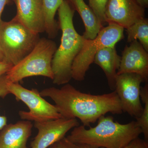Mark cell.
I'll return each instance as SVG.
<instances>
[{
  "label": "cell",
  "mask_w": 148,
  "mask_h": 148,
  "mask_svg": "<svg viewBox=\"0 0 148 148\" xmlns=\"http://www.w3.org/2000/svg\"><path fill=\"white\" fill-rule=\"evenodd\" d=\"M16 6L15 18L32 32H45L42 0H13Z\"/></svg>",
  "instance_id": "12"
},
{
  "label": "cell",
  "mask_w": 148,
  "mask_h": 148,
  "mask_svg": "<svg viewBox=\"0 0 148 148\" xmlns=\"http://www.w3.org/2000/svg\"><path fill=\"white\" fill-rule=\"evenodd\" d=\"M12 66L13 65L5 61L0 62V76L5 75Z\"/></svg>",
  "instance_id": "23"
},
{
  "label": "cell",
  "mask_w": 148,
  "mask_h": 148,
  "mask_svg": "<svg viewBox=\"0 0 148 148\" xmlns=\"http://www.w3.org/2000/svg\"><path fill=\"white\" fill-rule=\"evenodd\" d=\"M76 148H92L88 147V146L84 145H75Z\"/></svg>",
  "instance_id": "27"
},
{
  "label": "cell",
  "mask_w": 148,
  "mask_h": 148,
  "mask_svg": "<svg viewBox=\"0 0 148 148\" xmlns=\"http://www.w3.org/2000/svg\"><path fill=\"white\" fill-rule=\"evenodd\" d=\"M141 6L144 8H147L148 7V0H137Z\"/></svg>",
  "instance_id": "25"
},
{
  "label": "cell",
  "mask_w": 148,
  "mask_h": 148,
  "mask_svg": "<svg viewBox=\"0 0 148 148\" xmlns=\"http://www.w3.org/2000/svg\"><path fill=\"white\" fill-rule=\"evenodd\" d=\"M79 125L77 119H58L35 122L38 134L31 143V148H48L64 138L71 129Z\"/></svg>",
  "instance_id": "9"
},
{
  "label": "cell",
  "mask_w": 148,
  "mask_h": 148,
  "mask_svg": "<svg viewBox=\"0 0 148 148\" xmlns=\"http://www.w3.org/2000/svg\"><path fill=\"white\" fill-rule=\"evenodd\" d=\"M1 61H5V58L4 56L3 55L2 51L0 47V62H1Z\"/></svg>",
  "instance_id": "26"
},
{
  "label": "cell",
  "mask_w": 148,
  "mask_h": 148,
  "mask_svg": "<svg viewBox=\"0 0 148 148\" xmlns=\"http://www.w3.org/2000/svg\"><path fill=\"white\" fill-rule=\"evenodd\" d=\"M9 94L14 95L16 100L27 106L29 112L20 111L18 115L23 120L39 122L62 118L55 105L45 100L37 89L30 90L18 83H7Z\"/></svg>",
  "instance_id": "7"
},
{
  "label": "cell",
  "mask_w": 148,
  "mask_h": 148,
  "mask_svg": "<svg viewBox=\"0 0 148 148\" xmlns=\"http://www.w3.org/2000/svg\"><path fill=\"white\" fill-rule=\"evenodd\" d=\"M97 121L89 129L83 125L74 127L66 138L75 145L92 148H124L142 133L136 121L121 124L113 116H103Z\"/></svg>",
  "instance_id": "2"
},
{
  "label": "cell",
  "mask_w": 148,
  "mask_h": 148,
  "mask_svg": "<svg viewBox=\"0 0 148 148\" xmlns=\"http://www.w3.org/2000/svg\"><path fill=\"white\" fill-rule=\"evenodd\" d=\"M42 97L50 98L55 103L62 117L78 119L85 127H90L106 114H120L121 104L115 90L102 95L81 92L66 84L60 88H45L40 92Z\"/></svg>",
  "instance_id": "1"
},
{
  "label": "cell",
  "mask_w": 148,
  "mask_h": 148,
  "mask_svg": "<svg viewBox=\"0 0 148 148\" xmlns=\"http://www.w3.org/2000/svg\"><path fill=\"white\" fill-rule=\"evenodd\" d=\"M124 30L119 25L109 23L108 26L101 29L94 39H85L72 65V79L78 81H83L98 51L104 47L115 46L124 38Z\"/></svg>",
  "instance_id": "6"
},
{
  "label": "cell",
  "mask_w": 148,
  "mask_h": 148,
  "mask_svg": "<svg viewBox=\"0 0 148 148\" xmlns=\"http://www.w3.org/2000/svg\"><path fill=\"white\" fill-rule=\"evenodd\" d=\"M108 0H88L89 6L103 26L106 24L105 12Z\"/></svg>",
  "instance_id": "19"
},
{
  "label": "cell",
  "mask_w": 148,
  "mask_h": 148,
  "mask_svg": "<svg viewBox=\"0 0 148 148\" xmlns=\"http://www.w3.org/2000/svg\"><path fill=\"white\" fill-rule=\"evenodd\" d=\"M145 9L137 0H108L105 12L106 23H113L127 29L145 18Z\"/></svg>",
  "instance_id": "10"
},
{
  "label": "cell",
  "mask_w": 148,
  "mask_h": 148,
  "mask_svg": "<svg viewBox=\"0 0 148 148\" xmlns=\"http://www.w3.org/2000/svg\"><path fill=\"white\" fill-rule=\"evenodd\" d=\"M57 48L52 40L40 38L31 52L6 73L8 82L18 83L25 78L38 76L53 80L52 61Z\"/></svg>",
  "instance_id": "4"
},
{
  "label": "cell",
  "mask_w": 148,
  "mask_h": 148,
  "mask_svg": "<svg viewBox=\"0 0 148 148\" xmlns=\"http://www.w3.org/2000/svg\"><path fill=\"white\" fill-rule=\"evenodd\" d=\"M127 42L139 40L146 51L148 52V20L141 18L126 29Z\"/></svg>",
  "instance_id": "17"
},
{
  "label": "cell",
  "mask_w": 148,
  "mask_h": 148,
  "mask_svg": "<svg viewBox=\"0 0 148 148\" xmlns=\"http://www.w3.org/2000/svg\"><path fill=\"white\" fill-rule=\"evenodd\" d=\"M40 39L39 34L29 30L15 17L0 22V47L5 61L13 66L31 52Z\"/></svg>",
  "instance_id": "5"
},
{
  "label": "cell",
  "mask_w": 148,
  "mask_h": 148,
  "mask_svg": "<svg viewBox=\"0 0 148 148\" xmlns=\"http://www.w3.org/2000/svg\"><path fill=\"white\" fill-rule=\"evenodd\" d=\"M140 98L144 103V107L142 114L137 119L136 121L142 130L146 141H148V84L141 87L140 90Z\"/></svg>",
  "instance_id": "18"
},
{
  "label": "cell",
  "mask_w": 148,
  "mask_h": 148,
  "mask_svg": "<svg viewBox=\"0 0 148 148\" xmlns=\"http://www.w3.org/2000/svg\"><path fill=\"white\" fill-rule=\"evenodd\" d=\"M124 148H148V141L138 137L132 140Z\"/></svg>",
  "instance_id": "22"
},
{
  "label": "cell",
  "mask_w": 148,
  "mask_h": 148,
  "mask_svg": "<svg viewBox=\"0 0 148 148\" xmlns=\"http://www.w3.org/2000/svg\"><path fill=\"white\" fill-rule=\"evenodd\" d=\"M64 0H42L45 32L50 39L55 38L58 34L59 24L55 19L56 11Z\"/></svg>",
  "instance_id": "16"
},
{
  "label": "cell",
  "mask_w": 148,
  "mask_h": 148,
  "mask_svg": "<svg viewBox=\"0 0 148 148\" xmlns=\"http://www.w3.org/2000/svg\"><path fill=\"white\" fill-rule=\"evenodd\" d=\"M142 77L137 74L125 73L117 75L115 90L121 104L123 112H126L136 119L142 114L143 107L140 98Z\"/></svg>",
  "instance_id": "8"
},
{
  "label": "cell",
  "mask_w": 148,
  "mask_h": 148,
  "mask_svg": "<svg viewBox=\"0 0 148 148\" xmlns=\"http://www.w3.org/2000/svg\"><path fill=\"white\" fill-rule=\"evenodd\" d=\"M121 57L115 46L103 48L95 54L93 63L98 65L106 75L111 90H115L116 78L120 65Z\"/></svg>",
  "instance_id": "14"
},
{
  "label": "cell",
  "mask_w": 148,
  "mask_h": 148,
  "mask_svg": "<svg viewBox=\"0 0 148 148\" xmlns=\"http://www.w3.org/2000/svg\"><path fill=\"white\" fill-rule=\"evenodd\" d=\"M33 125L28 121L7 124L0 132V148H29L27 143Z\"/></svg>",
  "instance_id": "13"
},
{
  "label": "cell",
  "mask_w": 148,
  "mask_h": 148,
  "mask_svg": "<svg viewBox=\"0 0 148 148\" xmlns=\"http://www.w3.org/2000/svg\"><path fill=\"white\" fill-rule=\"evenodd\" d=\"M10 0H0V22L2 21L1 15L5 7L9 2Z\"/></svg>",
  "instance_id": "24"
},
{
  "label": "cell",
  "mask_w": 148,
  "mask_h": 148,
  "mask_svg": "<svg viewBox=\"0 0 148 148\" xmlns=\"http://www.w3.org/2000/svg\"><path fill=\"white\" fill-rule=\"evenodd\" d=\"M5 75L0 76V97L4 98L9 94L7 88V80ZM7 124V118L4 116L0 115V130Z\"/></svg>",
  "instance_id": "20"
},
{
  "label": "cell",
  "mask_w": 148,
  "mask_h": 148,
  "mask_svg": "<svg viewBox=\"0 0 148 148\" xmlns=\"http://www.w3.org/2000/svg\"><path fill=\"white\" fill-rule=\"evenodd\" d=\"M138 40L126 46L122 53L117 75L125 73L137 74L144 82L148 81V53Z\"/></svg>",
  "instance_id": "11"
},
{
  "label": "cell",
  "mask_w": 148,
  "mask_h": 148,
  "mask_svg": "<svg viewBox=\"0 0 148 148\" xmlns=\"http://www.w3.org/2000/svg\"><path fill=\"white\" fill-rule=\"evenodd\" d=\"M75 11L79 14L85 26L83 35L87 40L94 39L104 27L97 16L84 0H66Z\"/></svg>",
  "instance_id": "15"
},
{
  "label": "cell",
  "mask_w": 148,
  "mask_h": 148,
  "mask_svg": "<svg viewBox=\"0 0 148 148\" xmlns=\"http://www.w3.org/2000/svg\"><path fill=\"white\" fill-rule=\"evenodd\" d=\"M58 11L62 36L60 45L52 59V80L54 84L60 85L68 84L72 79V65L86 39L75 29L73 17L75 11L66 0L63 1Z\"/></svg>",
  "instance_id": "3"
},
{
  "label": "cell",
  "mask_w": 148,
  "mask_h": 148,
  "mask_svg": "<svg viewBox=\"0 0 148 148\" xmlns=\"http://www.w3.org/2000/svg\"><path fill=\"white\" fill-rule=\"evenodd\" d=\"M49 148H76L75 144L71 143L66 137L62 138L57 141Z\"/></svg>",
  "instance_id": "21"
}]
</instances>
